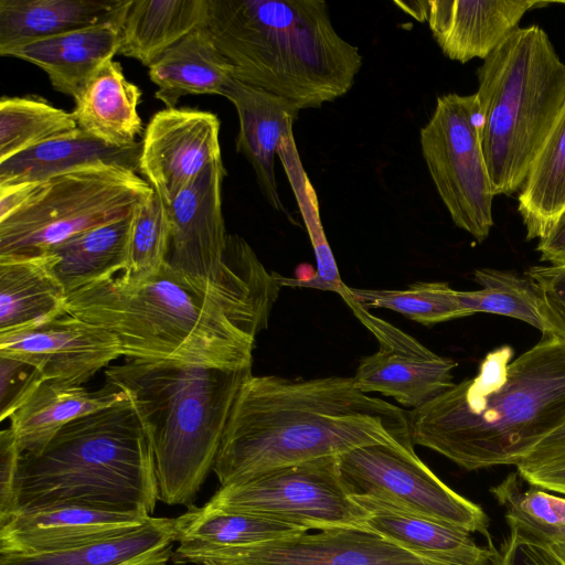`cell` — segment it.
Returning <instances> with one entry per match:
<instances>
[{"mask_svg": "<svg viewBox=\"0 0 565 565\" xmlns=\"http://www.w3.org/2000/svg\"><path fill=\"white\" fill-rule=\"evenodd\" d=\"M565 209V106L519 191L526 239L543 238Z\"/></svg>", "mask_w": 565, "mask_h": 565, "instance_id": "32", "label": "cell"}, {"mask_svg": "<svg viewBox=\"0 0 565 565\" xmlns=\"http://www.w3.org/2000/svg\"><path fill=\"white\" fill-rule=\"evenodd\" d=\"M152 450L129 397L63 427L40 451L21 455L13 513L81 504L151 515Z\"/></svg>", "mask_w": 565, "mask_h": 565, "instance_id": "6", "label": "cell"}, {"mask_svg": "<svg viewBox=\"0 0 565 565\" xmlns=\"http://www.w3.org/2000/svg\"><path fill=\"white\" fill-rule=\"evenodd\" d=\"M177 519L173 562L183 565L195 554L247 546L301 534L309 530L263 516L224 511L209 507H191Z\"/></svg>", "mask_w": 565, "mask_h": 565, "instance_id": "28", "label": "cell"}, {"mask_svg": "<svg viewBox=\"0 0 565 565\" xmlns=\"http://www.w3.org/2000/svg\"><path fill=\"white\" fill-rule=\"evenodd\" d=\"M516 472L530 486L565 494V462L516 470Z\"/></svg>", "mask_w": 565, "mask_h": 565, "instance_id": "44", "label": "cell"}, {"mask_svg": "<svg viewBox=\"0 0 565 565\" xmlns=\"http://www.w3.org/2000/svg\"><path fill=\"white\" fill-rule=\"evenodd\" d=\"M129 0H0V54L30 43L121 21Z\"/></svg>", "mask_w": 565, "mask_h": 565, "instance_id": "23", "label": "cell"}, {"mask_svg": "<svg viewBox=\"0 0 565 565\" xmlns=\"http://www.w3.org/2000/svg\"><path fill=\"white\" fill-rule=\"evenodd\" d=\"M510 532L532 535L550 542H565V526H543L521 518L504 515Z\"/></svg>", "mask_w": 565, "mask_h": 565, "instance_id": "45", "label": "cell"}, {"mask_svg": "<svg viewBox=\"0 0 565 565\" xmlns=\"http://www.w3.org/2000/svg\"><path fill=\"white\" fill-rule=\"evenodd\" d=\"M559 3H563V4H565V1H561Z\"/></svg>", "mask_w": 565, "mask_h": 565, "instance_id": "48", "label": "cell"}, {"mask_svg": "<svg viewBox=\"0 0 565 565\" xmlns=\"http://www.w3.org/2000/svg\"><path fill=\"white\" fill-rule=\"evenodd\" d=\"M541 260L551 266L565 267V209L554 221L547 234L539 241Z\"/></svg>", "mask_w": 565, "mask_h": 565, "instance_id": "43", "label": "cell"}, {"mask_svg": "<svg viewBox=\"0 0 565 565\" xmlns=\"http://www.w3.org/2000/svg\"><path fill=\"white\" fill-rule=\"evenodd\" d=\"M374 444L414 449L407 413L360 391L353 377L250 374L234 402L213 471L223 487Z\"/></svg>", "mask_w": 565, "mask_h": 565, "instance_id": "2", "label": "cell"}, {"mask_svg": "<svg viewBox=\"0 0 565 565\" xmlns=\"http://www.w3.org/2000/svg\"><path fill=\"white\" fill-rule=\"evenodd\" d=\"M477 76L488 171L495 195H511L565 106V63L541 26H519L483 60Z\"/></svg>", "mask_w": 565, "mask_h": 565, "instance_id": "7", "label": "cell"}, {"mask_svg": "<svg viewBox=\"0 0 565 565\" xmlns=\"http://www.w3.org/2000/svg\"><path fill=\"white\" fill-rule=\"evenodd\" d=\"M170 228L166 204L154 192L132 215L127 267L130 276L156 273L168 259Z\"/></svg>", "mask_w": 565, "mask_h": 565, "instance_id": "36", "label": "cell"}, {"mask_svg": "<svg viewBox=\"0 0 565 565\" xmlns=\"http://www.w3.org/2000/svg\"><path fill=\"white\" fill-rule=\"evenodd\" d=\"M220 120L210 111L166 108L141 141L139 172L169 205L206 167L222 159Z\"/></svg>", "mask_w": 565, "mask_h": 565, "instance_id": "15", "label": "cell"}, {"mask_svg": "<svg viewBox=\"0 0 565 565\" xmlns=\"http://www.w3.org/2000/svg\"><path fill=\"white\" fill-rule=\"evenodd\" d=\"M121 23L122 20L107 22L32 41L2 56H13L39 66L47 74L55 90L74 98L90 76L118 54Z\"/></svg>", "mask_w": 565, "mask_h": 565, "instance_id": "20", "label": "cell"}, {"mask_svg": "<svg viewBox=\"0 0 565 565\" xmlns=\"http://www.w3.org/2000/svg\"><path fill=\"white\" fill-rule=\"evenodd\" d=\"M473 280L480 289L459 291L460 305L467 316L492 313L521 320L545 332L541 302L531 280L512 270L479 268Z\"/></svg>", "mask_w": 565, "mask_h": 565, "instance_id": "34", "label": "cell"}, {"mask_svg": "<svg viewBox=\"0 0 565 565\" xmlns=\"http://www.w3.org/2000/svg\"><path fill=\"white\" fill-rule=\"evenodd\" d=\"M202 565H221V564H216V563H203Z\"/></svg>", "mask_w": 565, "mask_h": 565, "instance_id": "47", "label": "cell"}, {"mask_svg": "<svg viewBox=\"0 0 565 565\" xmlns=\"http://www.w3.org/2000/svg\"><path fill=\"white\" fill-rule=\"evenodd\" d=\"M46 253L0 257V333L23 329L65 312L67 292Z\"/></svg>", "mask_w": 565, "mask_h": 565, "instance_id": "27", "label": "cell"}, {"mask_svg": "<svg viewBox=\"0 0 565 565\" xmlns=\"http://www.w3.org/2000/svg\"><path fill=\"white\" fill-rule=\"evenodd\" d=\"M551 2L533 0H419L396 2L418 21H426L434 40L449 60H484L533 8Z\"/></svg>", "mask_w": 565, "mask_h": 565, "instance_id": "17", "label": "cell"}, {"mask_svg": "<svg viewBox=\"0 0 565 565\" xmlns=\"http://www.w3.org/2000/svg\"><path fill=\"white\" fill-rule=\"evenodd\" d=\"M44 380L36 365L15 355L0 353V419L10 418Z\"/></svg>", "mask_w": 565, "mask_h": 565, "instance_id": "38", "label": "cell"}, {"mask_svg": "<svg viewBox=\"0 0 565 565\" xmlns=\"http://www.w3.org/2000/svg\"><path fill=\"white\" fill-rule=\"evenodd\" d=\"M565 462V424L544 438L518 466L516 470Z\"/></svg>", "mask_w": 565, "mask_h": 565, "instance_id": "42", "label": "cell"}, {"mask_svg": "<svg viewBox=\"0 0 565 565\" xmlns=\"http://www.w3.org/2000/svg\"><path fill=\"white\" fill-rule=\"evenodd\" d=\"M525 276L540 298L544 333L565 341V267L533 266L525 271Z\"/></svg>", "mask_w": 565, "mask_h": 565, "instance_id": "39", "label": "cell"}, {"mask_svg": "<svg viewBox=\"0 0 565 565\" xmlns=\"http://www.w3.org/2000/svg\"><path fill=\"white\" fill-rule=\"evenodd\" d=\"M521 477L512 472L498 486L490 489L504 515L524 519L543 526H565V498L550 494L546 490L531 486L524 490Z\"/></svg>", "mask_w": 565, "mask_h": 565, "instance_id": "37", "label": "cell"}, {"mask_svg": "<svg viewBox=\"0 0 565 565\" xmlns=\"http://www.w3.org/2000/svg\"><path fill=\"white\" fill-rule=\"evenodd\" d=\"M252 366L222 369L126 359L106 381L124 391L149 440L158 500L190 505L213 470L236 396Z\"/></svg>", "mask_w": 565, "mask_h": 565, "instance_id": "5", "label": "cell"}, {"mask_svg": "<svg viewBox=\"0 0 565 565\" xmlns=\"http://www.w3.org/2000/svg\"><path fill=\"white\" fill-rule=\"evenodd\" d=\"M132 215L85 231L47 252L67 295L126 269Z\"/></svg>", "mask_w": 565, "mask_h": 565, "instance_id": "31", "label": "cell"}, {"mask_svg": "<svg viewBox=\"0 0 565 565\" xmlns=\"http://www.w3.org/2000/svg\"><path fill=\"white\" fill-rule=\"evenodd\" d=\"M221 565H455L423 557L366 526L301 533L280 540L203 552L184 564ZM183 564V565H184Z\"/></svg>", "mask_w": 565, "mask_h": 565, "instance_id": "13", "label": "cell"}, {"mask_svg": "<svg viewBox=\"0 0 565 565\" xmlns=\"http://www.w3.org/2000/svg\"><path fill=\"white\" fill-rule=\"evenodd\" d=\"M347 294L365 309L385 308L424 326L466 317L459 291L443 281H418L405 289L345 287Z\"/></svg>", "mask_w": 565, "mask_h": 565, "instance_id": "35", "label": "cell"}, {"mask_svg": "<svg viewBox=\"0 0 565 565\" xmlns=\"http://www.w3.org/2000/svg\"><path fill=\"white\" fill-rule=\"evenodd\" d=\"M204 26L235 79L300 109L345 95L362 66L321 0H207Z\"/></svg>", "mask_w": 565, "mask_h": 565, "instance_id": "4", "label": "cell"}, {"mask_svg": "<svg viewBox=\"0 0 565 565\" xmlns=\"http://www.w3.org/2000/svg\"><path fill=\"white\" fill-rule=\"evenodd\" d=\"M127 398L124 391L107 381L103 387L92 391L78 384L44 380L10 416V427L21 455L34 454L75 419Z\"/></svg>", "mask_w": 565, "mask_h": 565, "instance_id": "22", "label": "cell"}, {"mask_svg": "<svg viewBox=\"0 0 565 565\" xmlns=\"http://www.w3.org/2000/svg\"><path fill=\"white\" fill-rule=\"evenodd\" d=\"M338 457L276 468L220 487L206 504L308 530L365 526L369 512L349 493Z\"/></svg>", "mask_w": 565, "mask_h": 565, "instance_id": "11", "label": "cell"}, {"mask_svg": "<svg viewBox=\"0 0 565 565\" xmlns=\"http://www.w3.org/2000/svg\"><path fill=\"white\" fill-rule=\"evenodd\" d=\"M491 565H565L550 543L532 535L510 532L499 550L494 548Z\"/></svg>", "mask_w": 565, "mask_h": 565, "instance_id": "40", "label": "cell"}, {"mask_svg": "<svg viewBox=\"0 0 565 565\" xmlns=\"http://www.w3.org/2000/svg\"><path fill=\"white\" fill-rule=\"evenodd\" d=\"M338 458L349 493L369 513L392 511L424 518L491 541L482 508L444 483L414 449L374 444Z\"/></svg>", "mask_w": 565, "mask_h": 565, "instance_id": "9", "label": "cell"}, {"mask_svg": "<svg viewBox=\"0 0 565 565\" xmlns=\"http://www.w3.org/2000/svg\"><path fill=\"white\" fill-rule=\"evenodd\" d=\"M21 452L11 427L0 433V523L13 513L14 487Z\"/></svg>", "mask_w": 565, "mask_h": 565, "instance_id": "41", "label": "cell"}, {"mask_svg": "<svg viewBox=\"0 0 565 565\" xmlns=\"http://www.w3.org/2000/svg\"><path fill=\"white\" fill-rule=\"evenodd\" d=\"M207 0H129L118 54L151 66L169 47L205 23Z\"/></svg>", "mask_w": 565, "mask_h": 565, "instance_id": "29", "label": "cell"}, {"mask_svg": "<svg viewBox=\"0 0 565 565\" xmlns=\"http://www.w3.org/2000/svg\"><path fill=\"white\" fill-rule=\"evenodd\" d=\"M154 191L128 168L97 164L57 174L31 188L0 218V257H31L90 228L131 215Z\"/></svg>", "mask_w": 565, "mask_h": 565, "instance_id": "8", "label": "cell"}, {"mask_svg": "<svg viewBox=\"0 0 565 565\" xmlns=\"http://www.w3.org/2000/svg\"><path fill=\"white\" fill-rule=\"evenodd\" d=\"M141 142L107 145L76 129L0 162V186L41 182L78 168L113 164L139 172Z\"/></svg>", "mask_w": 565, "mask_h": 565, "instance_id": "25", "label": "cell"}, {"mask_svg": "<svg viewBox=\"0 0 565 565\" xmlns=\"http://www.w3.org/2000/svg\"><path fill=\"white\" fill-rule=\"evenodd\" d=\"M489 352L471 379L407 413L412 441L466 470L518 466L565 424V341L552 334L512 360Z\"/></svg>", "mask_w": 565, "mask_h": 565, "instance_id": "3", "label": "cell"}, {"mask_svg": "<svg viewBox=\"0 0 565 565\" xmlns=\"http://www.w3.org/2000/svg\"><path fill=\"white\" fill-rule=\"evenodd\" d=\"M222 96L235 107L239 121L236 150L250 163L262 195L276 211L287 213L275 174V156L292 137V126L301 110L297 104L235 78Z\"/></svg>", "mask_w": 565, "mask_h": 565, "instance_id": "19", "label": "cell"}, {"mask_svg": "<svg viewBox=\"0 0 565 565\" xmlns=\"http://www.w3.org/2000/svg\"><path fill=\"white\" fill-rule=\"evenodd\" d=\"M365 526L429 559L455 565H491V541L488 547L480 546L471 533L440 522L392 511H373Z\"/></svg>", "mask_w": 565, "mask_h": 565, "instance_id": "30", "label": "cell"}, {"mask_svg": "<svg viewBox=\"0 0 565 565\" xmlns=\"http://www.w3.org/2000/svg\"><path fill=\"white\" fill-rule=\"evenodd\" d=\"M150 516L81 504L22 510L0 523V554L64 550L141 525Z\"/></svg>", "mask_w": 565, "mask_h": 565, "instance_id": "18", "label": "cell"}, {"mask_svg": "<svg viewBox=\"0 0 565 565\" xmlns=\"http://www.w3.org/2000/svg\"><path fill=\"white\" fill-rule=\"evenodd\" d=\"M0 353L31 362L45 380L78 385L122 355L111 333L67 311L23 329L0 333Z\"/></svg>", "mask_w": 565, "mask_h": 565, "instance_id": "16", "label": "cell"}, {"mask_svg": "<svg viewBox=\"0 0 565 565\" xmlns=\"http://www.w3.org/2000/svg\"><path fill=\"white\" fill-rule=\"evenodd\" d=\"M141 92L124 75L119 63L105 62L74 97L72 115L77 128L116 147L136 143L142 120L137 106Z\"/></svg>", "mask_w": 565, "mask_h": 565, "instance_id": "24", "label": "cell"}, {"mask_svg": "<svg viewBox=\"0 0 565 565\" xmlns=\"http://www.w3.org/2000/svg\"><path fill=\"white\" fill-rule=\"evenodd\" d=\"M543 540V539H542ZM546 541V540H545ZM555 552V554L565 563V542H550L547 541Z\"/></svg>", "mask_w": 565, "mask_h": 565, "instance_id": "46", "label": "cell"}, {"mask_svg": "<svg viewBox=\"0 0 565 565\" xmlns=\"http://www.w3.org/2000/svg\"><path fill=\"white\" fill-rule=\"evenodd\" d=\"M225 175L218 159L166 205L170 228L167 262L172 267L194 276L221 278L239 260L248 244L238 235L226 234L222 213Z\"/></svg>", "mask_w": 565, "mask_h": 565, "instance_id": "14", "label": "cell"}, {"mask_svg": "<svg viewBox=\"0 0 565 565\" xmlns=\"http://www.w3.org/2000/svg\"><path fill=\"white\" fill-rule=\"evenodd\" d=\"M280 286L247 245L221 278L168 262L146 276L121 270L70 292L65 310L111 333L126 359L236 370L252 366Z\"/></svg>", "mask_w": 565, "mask_h": 565, "instance_id": "1", "label": "cell"}, {"mask_svg": "<svg viewBox=\"0 0 565 565\" xmlns=\"http://www.w3.org/2000/svg\"><path fill=\"white\" fill-rule=\"evenodd\" d=\"M422 154L454 224L483 242L493 226L495 196L480 140L476 94L437 98L419 132Z\"/></svg>", "mask_w": 565, "mask_h": 565, "instance_id": "10", "label": "cell"}, {"mask_svg": "<svg viewBox=\"0 0 565 565\" xmlns=\"http://www.w3.org/2000/svg\"><path fill=\"white\" fill-rule=\"evenodd\" d=\"M233 66L215 46L204 24L169 47L151 66L154 97L174 108L182 96L221 95L233 79Z\"/></svg>", "mask_w": 565, "mask_h": 565, "instance_id": "26", "label": "cell"}, {"mask_svg": "<svg viewBox=\"0 0 565 565\" xmlns=\"http://www.w3.org/2000/svg\"><path fill=\"white\" fill-rule=\"evenodd\" d=\"M177 534V519L150 516L141 525L68 548L0 554V565H167Z\"/></svg>", "mask_w": 565, "mask_h": 565, "instance_id": "21", "label": "cell"}, {"mask_svg": "<svg viewBox=\"0 0 565 565\" xmlns=\"http://www.w3.org/2000/svg\"><path fill=\"white\" fill-rule=\"evenodd\" d=\"M76 129L72 113L43 98L3 96L0 100V162Z\"/></svg>", "mask_w": 565, "mask_h": 565, "instance_id": "33", "label": "cell"}, {"mask_svg": "<svg viewBox=\"0 0 565 565\" xmlns=\"http://www.w3.org/2000/svg\"><path fill=\"white\" fill-rule=\"evenodd\" d=\"M345 287L340 296L379 342L377 351L363 356L352 376L360 391L392 397L412 411L455 384L456 361L434 353L397 327L371 315L347 294Z\"/></svg>", "mask_w": 565, "mask_h": 565, "instance_id": "12", "label": "cell"}]
</instances>
